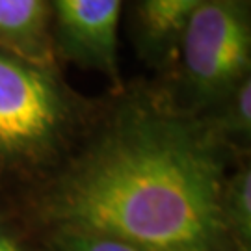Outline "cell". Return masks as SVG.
I'll return each mask as SVG.
<instances>
[{"label":"cell","instance_id":"30bf717a","mask_svg":"<svg viewBox=\"0 0 251 251\" xmlns=\"http://www.w3.org/2000/svg\"><path fill=\"white\" fill-rule=\"evenodd\" d=\"M49 251H144L132 244L93 229L43 225Z\"/></svg>","mask_w":251,"mask_h":251},{"label":"cell","instance_id":"277c9868","mask_svg":"<svg viewBox=\"0 0 251 251\" xmlns=\"http://www.w3.org/2000/svg\"><path fill=\"white\" fill-rule=\"evenodd\" d=\"M58 63L102 75L108 90L125 78L119 69V26L125 0H49Z\"/></svg>","mask_w":251,"mask_h":251},{"label":"cell","instance_id":"ba28073f","mask_svg":"<svg viewBox=\"0 0 251 251\" xmlns=\"http://www.w3.org/2000/svg\"><path fill=\"white\" fill-rule=\"evenodd\" d=\"M220 222L234 251H251V156L236 160L220 188Z\"/></svg>","mask_w":251,"mask_h":251},{"label":"cell","instance_id":"8992f818","mask_svg":"<svg viewBox=\"0 0 251 251\" xmlns=\"http://www.w3.org/2000/svg\"><path fill=\"white\" fill-rule=\"evenodd\" d=\"M0 47L28 60L58 63L49 0H0Z\"/></svg>","mask_w":251,"mask_h":251},{"label":"cell","instance_id":"6da1fadb","mask_svg":"<svg viewBox=\"0 0 251 251\" xmlns=\"http://www.w3.org/2000/svg\"><path fill=\"white\" fill-rule=\"evenodd\" d=\"M234 158L145 76L100 95L88 134L52 180L19 205L39 225L93 229L144 251H234L220 188Z\"/></svg>","mask_w":251,"mask_h":251},{"label":"cell","instance_id":"5b68a950","mask_svg":"<svg viewBox=\"0 0 251 251\" xmlns=\"http://www.w3.org/2000/svg\"><path fill=\"white\" fill-rule=\"evenodd\" d=\"M208 0H125L123 19L138 60L154 75L170 62L190 17Z\"/></svg>","mask_w":251,"mask_h":251},{"label":"cell","instance_id":"3957f363","mask_svg":"<svg viewBox=\"0 0 251 251\" xmlns=\"http://www.w3.org/2000/svg\"><path fill=\"white\" fill-rule=\"evenodd\" d=\"M251 76V0H208L190 17L170 62L152 75L162 104L198 117Z\"/></svg>","mask_w":251,"mask_h":251},{"label":"cell","instance_id":"9c48e42d","mask_svg":"<svg viewBox=\"0 0 251 251\" xmlns=\"http://www.w3.org/2000/svg\"><path fill=\"white\" fill-rule=\"evenodd\" d=\"M0 251H49L45 227L6 196H0Z\"/></svg>","mask_w":251,"mask_h":251},{"label":"cell","instance_id":"52a82bcc","mask_svg":"<svg viewBox=\"0 0 251 251\" xmlns=\"http://www.w3.org/2000/svg\"><path fill=\"white\" fill-rule=\"evenodd\" d=\"M196 119L234 160L251 156V76L236 84Z\"/></svg>","mask_w":251,"mask_h":251},{"label":"cell","instance_id":"7a4b0ae2","mask_svg":"<svg viewBox=\"0 0 251 251\" xmlns=\"http://www.w3.org/2000/svg\"><path fill=\"white\" fill-rule=\"evenodd\" d=\"M100 106L73 88L60 63L0 47V196L23 201L69 162Z\"/></svg>","mask_w":251,"mask_h":251}]
</instances>
